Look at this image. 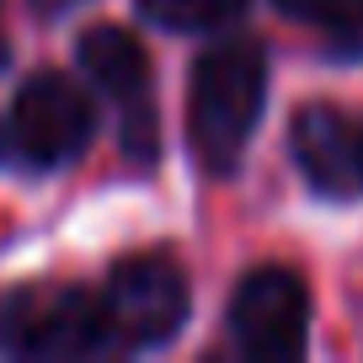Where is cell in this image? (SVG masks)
<instances>
[{"mask_svg":"<svg viewBox=\"0 0 363 363\" xmlns=\"http://www.w3.org/2000/svg\"><path fill=\"white\" fill-rule=\"evenodd\" d=\"M305 331H310V294L299 284V272L257 267L240 278L235 299H230V337L246 358H262V363L299 358Z\"/></svg>","mask_w":363,"mask_h":363,"instance_id":"4","label":"cell"},{"mask_svg":"<svg viewBox=\"0 0 363 363\" xmlns=\"http://www.w3.org/2000/svg\"><path fill=\"white\" fill-rule=\"evenodd\" d=\"M107 326L128 347H160L187 320V278L166 257H128L107 278Z\"/></svg>","mask_w":363,"mask_h":363,"instance_id":"5","label":"cell"},{"mask_svg":"<svg viewBox=\"0 0 363 363\" xmlns=\"http://www.w3.org/2000/svg\"><path fill=\"white\" fill-rule=\"evenodd\" d=\"M91 128H96V113H91V96L75 86L69 75H33L11 102V123H6V139L22 160L33 166H65L80 150L91 145Z\"/></svg>","mask_w":363,"mask_h":363,"instance_id":"3","label":"cell"},{"mask_svg":"<svg viewBox=\"0 0 363 363\" xmlns=\"http://www.w3.org/2000/svg\"><path fill=\"white\" fill-rule=\"evenodd\" d=\"M43 16H59V11H69V6H80V0H33Z\"/></svg>","mask_w":363,"mask_h":363,"instance_id":"10","label":"cell"},{"mask_svg":"<svg viewBox=\"0 0 363 363\" xmlns=\"http://www.w3.org/2000/svg\"><path fill=\"white\" fill-rule=\"evenodd\" d=\"M267 96V59L257 43L208 48L187 86V134L208 171H235Z\"/></svg>","mask_w":363,"mask_h":363,"instance_id":"1","label":"cell"},{"mask_svg":"<svg viewBox=\"0 0 363 363\" xmlns=\"http://www.w3.org/2000/svg\"><path fill=\"white\" fill-rule=\"evenodd\" d=\"M75 54H80V69H86L107 96H118V102H128V107L145 102L150 59H145V48H139L134 33H123V27H91V33H80Z\"/></svg>","mask_w":363,"mask_h":363,"instance_id":"7","label":"cell"},{"mask_svg":"<svg viewBox=\"0 0 363 363\" xmlns=\"http://www.w3.org/2000/svg\"><path fill=\"white\" fill-rule=\"evenodd\" d=\"M0 326H6V342L27 358H80V352H96L113 342L102 299L59 284L16 294Z\"/></svg>","mask_w":363,"mask_h":363,"instance_id":"2","label":"cell"},{"mask_svg":"<svg viewBox=\"0 0 363 363\" xmlns=\"http://www.w3.org/2000/svg\"><path fill=\"white\" fill-rule=\"evenodd\" d=\"M134 6L145 22L171 27V33H208L246 11V0H134Z\"/></svg>","mask_w":363,"mask_h":363,"instance_id":"9","label":"cell"},{"mask_svg":"<svg viewBox=\"0 0 363 363\" xmlns=\"http://www.w3.org/2000/svg\"><path fill=\"white\" fill-rule=\"evenodd\" d=\"M294 160L326 198H352L363 187V139L337 107H305L294 118Z\"/></svg>","mask_w":363,"mask_h":363,"instance_id":"6","label":"cell"},{"mask_svg":"<svg viewBox=\"0 0 363 363\" xmlns=\"http://www.w3.org/2000/svg\"><path fill=\"white\" fill-rule=\"evenodd\" d=\"M284 16L326 33L337 48H363V0H272Z\"/></svg>","mask_w":363,"mask_h":363,"instance_id":"8","label":"cell"}]
</instances>
